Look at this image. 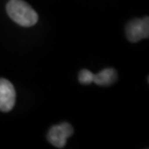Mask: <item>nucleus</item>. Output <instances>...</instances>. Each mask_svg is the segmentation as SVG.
<instances>
[{
  "label": "nucleus",
  "instance_id": "obj_1",
  "mask_svg": "<svg viewBox=\"0 0 149 149\" xmlns=\"http://www.w3.org/2000/svg\"><path fill=\"white\" fill-rule=\"evenodd\" d=\"M6 9L11 20L21 27H32L39 19L34 9L22 0H10Z\"/></svg>",
  "mask_w": 149,
  "mask_h": 149
},
{
  "label": "nucleus",
  "instance_id": "obj_2",
  "mask_svg": "<svg viewBox=\"0 0 149 149\" xmlns=\"http://www.w3.org/2000/svg\"><path fill=\"white\" fill-rule=\"evenodd\" d=\"M73 133H74V129L71 124L62 123V124L55 125L50 128L47 138H48L49 143L53 145L54 147L64 148L66 145V140L73 135Z\"/></svg>",
  "mask_w": 149,
  "mask_h": 149
},
{
  "label": "nucleus",
  "instance_id": "obj_3",
  "mask_svg": "<svg viewBox=\"0 0 149 149\" xmlns=\"http://www.w3.org/2000/svg\"><path fill=\"white\" fill-rule=\"evenodd\" d=\"M149 36L148 17L143 19H134L126 26V37L130 42H138Z\"/></svg>",
  "mask_w": 149,
  "mask_h": 149
},
{
  "label": "nucleus",
  "instance_id": "obj_4",
  "mask_svg": "<svg viewBox=\"0 0 149 149\" xmlns=\"http://www.w3.org/2000/svg\"><path fill=\"white\" fill-rule=\"evenodd\" d=\"M16 104V90L8 80L0 79V111L10 112Z\"/></svg>",
  "mask_w": 149,
  "mask_h": 149
},
{
  "label": "nucleus",
  "instance_id": "obj_5",
  "mask_svg": "<svg viewBox=\"0 0 149 149\" xmlns=\"http://www.w3.org/2000/svg\"><path fill=\"white\" fill-rule=\"evenodd\" d=\"M118 77V74L115 69L107 68L102 70L100 73L93 74V83L100 86H109L114 84Z\"/></svg>",
  "mask_w": 149,
  "mask_h": 149
},
{
  "label": "nucleus",
  "instance_id": "obj_6",
  "mask_svg": "<svg viewBox=\"0 0 149 149\" xmlns=\"http://www.w3.org/2000/svg\"><path fill=\"white\" fill-rule=\"evenodd\" d=\"M93 74L94 73H92L88 70H82L79 73V82L81 84H85V85L92 84L93 83Z\"/></svg>",
  "mask_w": 149,
  "mask_h": 149
}]
</instances>
